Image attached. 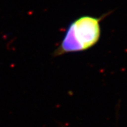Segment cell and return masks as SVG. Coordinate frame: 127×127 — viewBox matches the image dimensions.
Returning <instances> with one entry per match:
<instances>
[{
  "instance_id": "cell-1",
  "label": "cell",
  "mask_w": 127,
  "mask_h": 127,
  "mask_svg": "<svg viewBox=\"0 0 127 127\" xmlns=\"http://www.w3.org/2000/svg\"><path fill=\"white\" fill-rule=\"evenodd\" d=\"M108 14L100 17L82 16L72 22L59 46L53 52L54 57L84 51L94 47L101 35L100 22Z\"/></svg>"
}]
</instances>
